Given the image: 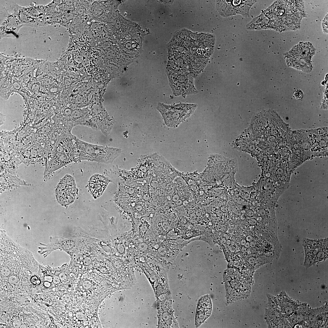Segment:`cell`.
Segmentation results:
<instances>
[{
	"label": "cell",
	"mask_w": 328,
	"mask_h": 328,
	"mask_svg": "<svg viewBox=\"0 0 328 328\" xmlns=\"http://www.w3.org/2000/svg\"><path fill=\"white\" fill-rule=\"evenodd\" d=\"M158 300V327L179 328L172 308L171 294L162 296Z\"/></svg>",
	"instance_id": "obj_3"
},
{
	"label": "cell",
	"mask_w": 328,
	"mask_h": 328,
	"mask_svg": "<svg viewBox=\"0 0 328 328\" xmlns=\"http://www.w3.org/2000/svg\"><path fill=\"white\" fill-rule=\"evenodd\" d=\"M44 285L46 287H49L50 285V282L48 281H46L44 282Z\"/></svg>",
	"instance_id": "obj_13"
},
{
	"label": "cell",
	"mask_w": 328,
	"mask_h": 328,
	"mask_svg": "<svg viewBox=\"0 0 328 328\" xmlns=\"http://www.w3.org/2000/svg\"><path fill=\"white\" fill-rule=\"evenodd\" d=\"M212 309L211 299L208 295L201 296L198 301L195 317L196 327H200L210 316Z\"/></svg>",
	"instance_id": "obj_7"
},
{
	"label": "cell",
	"mask_w": 328,
	"mask_h": 328,
	"mask_svg": "<svg viewBox=\"0 0 328 328\" xmlns=\"http://www.w3.org/2000/svg\"><path fill=\"white\" fill-rule=\"evenodd\" d=\"M304 247L305 252V263L309 264L322 261L327 257V239L311 240L305 239Z\"/></svg>",
	"instance_id": "obj_4"
},
{
	"label": "cell",
	"mask_w": 328,
	"mask_h": 328,
	"mask_svg": "<svg viewBox=\"0 0 328 328\" xmlns=\"http://www.w3.org/2000/svg\"><path fill=\"white\" fill-rule=\"evenodd\" d=\"M17 280V278L16 276L15 275H12L9 278V282L11 283H15L16 282Z\"/></svg>",
	"instance_id": "obj_12"
},
{
	"label": "cell",
	"mask_w": 328,
	"mask_h": 328,
	"mask_svg": "<svg viewBox=\"0 0 328 328\" xmlns=\"http://www.w3.org/2000/svg\"><path fill=\"white\" fill-rule=\"evenodd\" d=\"M217 7L220 14L224 17L237 14L236 5L233 1H218Z\"/></svg>",
	"instance_id": "obj_9"
},
{
	"label": "cell",
	"mask_w": 328,
	"mask_h": 328,
	"mask_svg": "<svg viewBox=\"0 0 328 328\" xmlns=\"http://www.w3.org/2000/svg\"><path fill=\"white\" fill-rule=\"evenodd\" d=\"M294 96L296 99H300L303 97V94L301 90H297L294 92Z\"/></svg>",
	"instance_id": "obj_10"
},
{
	"label": "cell",
	"mask_w": 328,
	"mask_h": 328,
	"mask_svg": "<svg viewBox=\"0 0 328 328\" xmlns=\"http://www.w3.org/2000/svg\"><path fill=\"white\" fill-rule=\"evenodd\" d=\"M76 161L86 160L106 164L111 163L121 153V149L93 144L74 137Z\"/></svg>",
	"instance_id": "obj_1"
},
{
	"label": "cell",
	"mask_w": 328,
	"mask_h": 328,
	"mask_svg": "<svg viewBox=\"0 0 328 328\" xmlns=\"http://www.w3.org/2000/svg\"><path fill=\"white\" fill-rule=\"evenodd\" d=\"M30 281L33 285H39L41 282L40 280L36 276H33L31 278Z\"/></svg>",
	"instance_id": "obj_11"
},
{
	"label": "cell",
	"mask_w": 328,
	"mask_h": 328,
	"mask_svg": "<svg viewBox=\"0 0 328 328\" xmlns=\"http://www.w3.org/2000/svg\"><path fill=\"white\" fill-rule=\"evenodd\" d=\"M177 204L179 205H180L182 203V201L180 200H178L177 201Z\"/></svg>",
	"instance_id": "obj_14"
},
{
	"label": "cell",
	"mask_w": 328,
	"mask_h": 328,
	"mask_svg": "<svg viewBox=\"0 0 328 328\" xmlns=\"http://www.w3.org/2000/svg\"><path fill=\"white\" fill-rule=\"evenodd\" d=\"M197 104L179 103L166 105L160 103L158 110L163 118L165 124L170 128L176 127L189 117L197 108Z\"/></svg>",
	"instance_id": "obj_2"
},
{
	"label": "cell",
	"mask_w": 328,
	"mask_h": 328,
	"mask_svg": "<svg viewBox=\"0 0 328 328\" xmlns=\"http://www.w3.org/2000/svg\"><path fill=\"white\" fill-rule=\"evenodd\" d=\"M109 178L104 175L95 174L90 178L89 183V189L92 196L97 198L104 192L109 183Z\"/></svg>",
	"instance_id": "obj_8"
},
{
	"label": "cell",
	"mask_w": 328,
	"mask_h": 328,
	"mask_svg": "<svg viewBox=\"0 0 328 328\" xmlns=\"http://www.w3.org/2000/svg\"><path fill=\"white\" fill-rule=\"evenodd\" d=\"M175 73L170 75L172 89L175 94L186 95L197 92L194 87L193 79L190 75L186 73Z\"/></svg>",
	"instance_id": "obj_6"
},
{
	"label": "cell",
	"mask_w": 328,
	"mask_h": 328,
	"mask_svg": "<svg viewBox=\"0 0 328 328\" xmlns=\"http://www.w3.org/2000/svg\"><path fill=\"white\" fill-rule=\"evenodd\" d=\"M77 193L75 180L72 176L67 175L58 184L56 195L59 203L63 206L68 205L74 201Z\"/></svg>",
	"instance_id": "obj_5"
}]
</instances>
